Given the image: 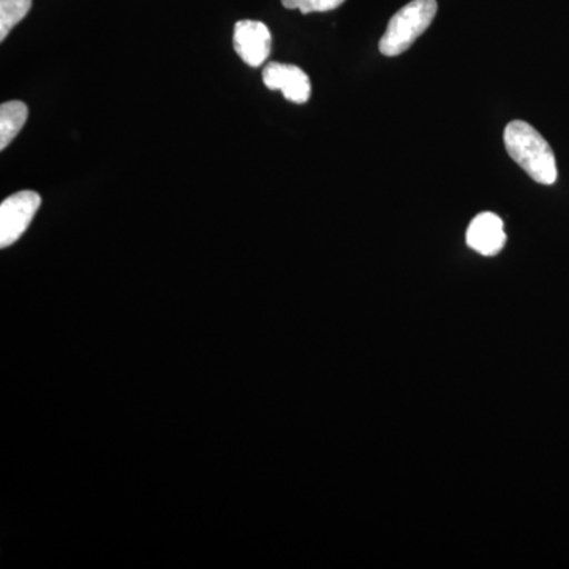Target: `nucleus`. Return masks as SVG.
Here are the masks:
<instances>
[{
  "mask_svg": "<svg viewBox=\"0 0 569 569\" xmlns=\"http://www.w3.org/2000/svg\"><path fill=\"white\" fill-rule=\"evenodd\" d=\"M505 148L516 163L542 186L556 183L557 162L549 142L530 123L512 121L505 129Z\"/></svg>",
  "mask_w": 569,
  "mask_h": 569,
  "instance_id": "f257e3e1",
  "label": "nucleus"
},
{
  "mask_svg": "<svg viewBox=\"0 0 569 569\" xmlns=\"http://www.w3.org/2000/svg\"><path fill=\"white\" fill-rule=\"evenodd\" d=\"M437 10V0H411L397 11L381 37V54L395 58L406 52L432 24Z\"/></svg>",
  "mask_w": 569,
  "mask_h": 569,
  "instance_id": "f03ea898",
  "label": "nucleus"
},
{
  "mask_svg": "<svg viewBox=\"0 0 569 569\" xmlns=\"http://www.w3.org/2000/svg\"><path fill=\"white\" fill-rule=\"evenodd\" d=\"M41 204L40 194L32 190L13 193L0 204V247L7 249L18 241Z\"/></svg>",
  "mask_w": 569,
  "mask_h": 569,
  "instance_id": "7ed1b4c3",
  "label": "nucleus"
},
{
  "mask_svg": "<svg viewBox=\"0 0 569 569\" xmlns=\"http://www.w3.org/2000/svg\"><path fill=\"white\" fill-rule=\"evenodd\" d=\"M233 44L239 58L247 66L257 69L263 66L271 54L272 36L264 22L242 20L236 22Z\"/></svg>",
  "mask_w": 569,
  "mask_h": 569,
  "instance_id": "20e7f679",
  "label": "nucleus"
},
{
  "mask_svg": "<svg viewBox=\"0 0 569 569\" xmlns=\"http://www.w3.org/2000/svg\"><path fill=\"white\" fill-rule=\"evenodd\" d=\"M263 82L271 91H280L293 103H306L312 93L310 78L305 70L290 63L272 62L264 67Z\"/></svg>",
  "mask_w": 569,
  "mask_h": 569,
  "instance_id": "39448f33",
  "label": "nucleus"
},
{
  "mask_svg": "<svg viewBox=\"0 0 569 569\" xmlns=\"http://www.w3.org/2000/svg\"><path fill=\"white\" fill-rule=\"evenodd\" d=\"M505 242H507V234H505L503 220L496 213H479L468 227V247L485 257H493L501 252Z\"/></svg>",
  "mask_w": 569,
  "mask_h": 569,
  "instance_id": "423d86ee",
  "label": "nucleus"
},
{
  "mask_svg": "<svg viewBox=\"0 0 569 569\" xmlns=\"http://www.w3.org/2000/svg\"><path fill=\"white\" fill-rule=\"evenodd\" d=\"M28 104L18 102H7L0 107V149H6L11 141L21 132L26 121H28Z\"/></svg>",
  "mask_w": 569,
  "mask_h": 569,
  "instance_id": "0eeeda50",
  "label": "nucleus"
},
{
  "mask_svg": "<svg viewBox=\"0 0 569 569\" xmlns=\"http://www.w3.org/2000/svg\"><path fill=\"white\" fill-rule=\"evenodd\" d=\"M31 9L32 0H0V40H6Z\"/></svg>",
  "mask_w": 569,
  "mask_h": 569,
  "instance_id": "6e6552de",
  "label": "nucleus"
},
{
  "mask_svg": "<svg viewBox=\"0 0 569 569\" xmlns=\"http://www.w3.org/2000/svg\"><path fill=\"white\" fill-rule=\"evenodd\" d=\"M346 0H282V6L288 10H299L302 14L325 13L339 9Z\"/></svg>",
  "mask_w": 569,
  "mask_h": 569,
  "instance_id": "1a4fd4ad",
  "label": "nucleus"
}]
</instances>
